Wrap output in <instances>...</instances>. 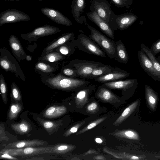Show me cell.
<instances>
[{
  "mask_svg": "<svg viewBox=\"0 0 160 160\" xmlns=\"http://www.w3.org/2000/svg\"><path fill=\"white\" fill-rule=\"evenodd\" d=\"M96 86L95 84L88 85L76 91L74 99L76 104L79 107H82L88 101V97Z\"/></svg>",
  "mask_w": 160,
  "mask_h": 160,
  "instance_id": "15",
  "label": "cell"
},
{
  "mask_svg": "<svg viewBox=\"0 0 160 160\" xmlns=\"http://www.w3.org/2000/svg\"><path fill=\"white\" fill-rule=\"evenodd\" d=\"M11 92L13 98L17 101H20L21 96L20 91L18 87L14 82H12L11 85Z\"/></svg>",
  "mask_w": 160,
  "mask_h": 160,
  "instance_id": "38",
  "label": "cell"
},
{
  "mask_svg": "<svg viewBox=\"0 0 160 160\" xmlns=\"http://www.w3.org/2000/svg\"><path fill=\"white\" fill-rule=\"evenodd\" d=\"M75 147V146L71 144H58L53 147L51 153H65L73 150Z\"/></svg>",
  "mask_w": 160,
  "mask_h": 160,
  "instance_id": "32",
  "label": "cell"
},
{
  "mask_svg": "<svg viewBox=\"0 0 160 160\" xmlns=\"http://www.w3.org/2000/svg\"><path fill=\"white\" fill-rule=\"evenodd\" d=\"M150 49L155 56L160 53V38L152 44Z\"/></svg>",
  "mask_w": 160,
  "mask_h": 160,
  "instance_id": "41",
  "label": "cell"
},
{
  "mask_svg": "<svg viewBox=\"0 0 160 160\" xmlns=\"http://www.w3.org/2000/svg\"><path fill=\"white\" fill-rule=\"evenodd\" d=\"M92 153H97L96 152L93 150H89L85 154V155L90 154Z\"/></svg>",
  "mask_w": 160,
  "mask_h": 160,
  "instance_id": "48",
  "label": "cell"
},
{
  "mask_svg": "<svg viewBox=\"0 0 160 160\" xmlns=\"http://www.w3.org/2000/svg\"><path fill=\"white\" fill-rule=\"evenodd\" d=\"M48 142L43 141L37 140H25L14 142L4 145L6 148H19L44 145Z\"/></svg>",
  "mask_w": 160,
  "mask_h": 160,
  "instance_id": "17",
  "label": "cell"
},
{
  "mask_svg": "<svg viewBox=\"0 0 160 160\" xmlns=\"http://www.w3.org/2000/svg\"><path fill=\"white\" fill-rule=\"evenodd\" d=\"M117 18L116 21L117 28L121 30L128 28L134 23L138 18L136 15L131 13L119 15Z\"/></svg>",
  "mask_w": 160,
  "mask_h": 160,
  "instance_id": "18",
  "label": "cell"
},
{
  "mask_svg": "<svg viewBox=\"0 0 160 160\" xmlns=\"http://www.w3.org/2000/svg\"><path fill=\"white\" fill-rule=\"evenodd\" d=\"M157 59L158 61L160 62V54H159L158 57L157 58Z\"/></svg>",
  "mask_w": 160,
  "mask_h": 160,
  "instance_id": "52",
  "label": "cell"
},
{
  "mask_svg": "<svg viewBox=\"0 0 160 160\" xmlns=\"http://www.w3.org/2000/svg\"><path fill=\"white\" fill-rule=\"evenodd\" d=\"M114 69L115 67L103 64L95 68L87 78L94 79L95 78L105 75L112 71Z\"/></svg>",
  "mask_w": 160,
  "mask_h": 160,
  "instance_id": "26",
  "label": "cell"
},
{
  "mask_svg": "<svg viewBox=\"0 0 160 160\" xmlns=\"http://www.w3.org/2000/svg\"><path fill=\"white\" fill-rule=\"evenodd\" d=\"M26 59L28 61H30L32 59V58L31 56L28 55L26 56Z\"/></svg>",
  "mask_w": 160,
  "mask_h": 160,
  "instance_id": "51",
  "label": "cell"
},
{
  "mask_svg": "<svg viewBox=\"0 0 160 160\" xmlns=\"http://www.w3.org/2000/svg\"><path fill=\"white\" fill-rule=\"evenodd\" d=\"M110 5L107 0H93L90 8L91 12H96L101 18L109 24L112 13Z\"/></svg>",
  "mask_w": 160,
  "mask_h": 160,
  "instance_id": "10",
  "label": "cell"
},
{
  "mask_svg": "<svg viewBox=\"0 0 160 160\" xmlns=\"http://www.w3.org/2000/svg\"><path fill=\"white\" fill-rule=\"evenodd\" d=\"M0 64L1 68L6 71L14 73L16 77L25 81V75L18 63L6 48H0Z\"/></svg>",
  "mask_w": 160,
  "mask_h": 160,
  "instance_id": "4",
  "label": "cell"
},
{
  "mask_svg": "<svg viewBox=\"0 0 160 160\" xmlns=\"http://www.w3.org/2000/svg\"><path fill=\"white\" fill-rule=\"evenodd\" d=\"M46 82L51 86L60 90L77 91L88 85L90 81L65 77L61 74L49 78Z\"/></svg>",
  "mask_w": 160,
  "mask_h": 160,
  "instance_id": "1",
  "label": "cell"
},
{
  "mask_svg": "<svg viewBox=\"0 0 160 160\" xmlns=\"http://www.w3.org/2000/svg\"><path fill=\"white\" fill-rule=\"evenodd\" d=\"M95 95L98 99L105 102H112L119 101L116 95L102 85L98 88Z\"/></svg>",
  "mask_w": 160,
  "mask_h": 160,
  "instance_id": "20",
  "label": "cell"
},
{
  "mask_svg": "<svg viewBox=\"0 0 160 160\" xmlns=\"http://www.w3.org/2000/svg\"><path fill=\"white\" fill-rule=\"evenodd\" d=\"M53 146L51 147H29L19 148H4L1 149L0 155L8 153L14 157H26L51 153Z\"/></svg>",
  "mask_w": 160,
  "mask_h": 160,
  "instance_id": "5",
  "label": "cell"
},
{
  "mask_svg": "<svg viewBox=\"0 0 160 160\" xmlns=\"http://www.w3.org/2000/svg\"><path fill=\"white\" fill-rule=\"evenodd\" d=\"M137 100L126 108L121 115L117 118L113 123V125L118 126L123 122L134 111L138 103Z\"/></svg>",
  "mask_w": 160,
  "mask_h": 160,
  "instance_id": "27",
  "label": "cell"
},
{
  "mask_svg": "<svg viewBox=\"0 0 160 160\" xmlns=\"http://www.w3.org/2000/svg\"><path fill=\"white\" fill-rule=\"evenodd\" d=\"M75 47L73 44L70 47L65 45L60 47L59 50L60 52L62 54L67 55L71 53H73L75 51Z\"/></svg>",
  "mask_w": 160,
  "mask_h": 160,
  "instance_id": "39",
  "label": "cell"
},
{
  "mask_svg": "<svg viewBox=\"0 0 160 160\" xmlns=\"http://www.w3.org/2000/svg\"><path fill=\"white\" fill-rule=\"evenodd\" d=\"M35 68L42 72L50 73L54 72L55 68L51 66L42 62L37 63L35 66Z\"/></svg>",
  "mask_w": 160,
  "mask_h": 160,
  "instance_id": "37",
  "label": "cell"
},
{
  "mask_svg": "<svg viewBox=\"0 0 160 160\" xmlns=\"http://www.w3.org/2000/svg\"><path fill=\"white\" fill-rule=\"evenodd\" d=\"M0 158L1 159L5 158L12 160L18 159L17 158H15L14 156H12L11 155L8 153H4L0 155Z\"/></svg>",
  "mask_w": 160,
  "mask_h": 160,
  "instance_id": "45",
  "label": "cell"
},
{
  "mask_svg": "<svg viewBox=\"0 0 160 160\" xmlns=\"http://www.w3.org/2000/svg\"><path fill=\"white\" fill-rule=\"evenodd\" d=\"M22 109V106L19 103L12 104L10 107L8 112L9 119L11 120L15 119L21 111Z\"/></svg>",
  "mask_w": 160,
  "mask_h": 160,
  "instance_id": "33",
  "label": "cell"
},
{
  "mask_svg": "<svg viewBox=\"0 0 160 160\" xmlns=\"http://www.w3.org/2000/svg\"></svg>",
  "mask_w": 160,
  "mask_h": 160,
  "instance_id": "54",
  "label": "cell"
},
{
  "mask_svg": "<svg viewBox=\"0 0 160 160\" xmlns=\"http://www.w3.org/2000/svg\"><path fill=\"white\" fill-rule=\"evenodd\" d=\"M72 42L75 47L88 54L103 58L106 57L105 53L99 46L83 33L79 34L76 39L72 40Z\"/></svg>",
  "mask_w": 160,
  "mask_h": 160,
  "instance_id": "3",
  "label": "cell"
},
{
  "mask_svg": "<svg viewBox=\"0 0 160 160\" xmlns=\"http://www.w3.org/2000/svg\"><path fill=\"white\" fill-rule=\"evenodd\" d=\"M37 119L49 134L57 130L62 123L61 121L52 122L45 120L39 118H37Z\"/></svg>",
  "mask_w": 160,
  "mask_h": 160,
  "instance_id": "29",
  "label": "cell"
},
{
  "mask_svg": "<svg viewBox=\"0 0 160 160\" xmlns=\"http://www.w3.org/2000/svg\"><path fill=\"white\" fill-rule=\"evenodd\" d=\"M103 151L110 155H111L116 158L126 160H142L144 159L145 156H137L125 152L115 153L109 150L108 149L104 148Z\"/></svg>",
  "mask_w": 160,
  "mask_h": 160,
  "instance_id": "31",
  "label": "cell"
},
{
  "mask_svg": "<svg viewBox=\"0 0 160 160\" xmlns=\"http://www.w3.org/2000/svg\"><path fill=\"white\" fill-rule=\"evenodd\" d=\"M106 118L107 117H105L97 119L85 127L81 130L78 132L76 134L77 135H79L92 129L104 121Z\"/></svg>",
  "mask_w": 160,
  "mask_h": 160,
  "instance_id": "36",
  "label": "cell"
},
{
  "mask_svg": "<svg viewBox=\"0 0 160 160\" xmlns=\"http://www.w3.org/2000/svg\"><path fill=\"white\" fill-rule=\"evenodd\" d=\"M117 7L123 8L125 7L128 8H130V6L125 2L123 0H111Z\"/></svg>",
  "mask_w": 160,
  "mask_h": 160,
  "instance_id": "44",
  "label": "cell"
},
{
  "mask_svg": "<svg viewBox=\"0 0 160 160\" xmlns=\"http://www.w3.org/2000/svg\"><path fill=\"white\" fill-rule=\"evenodd\" d=\"M138 55L140 64L144 71L154 80L159 82L158 75L150 59L141 49L138 51Z\"/></svg>",
  "mask_w": 160,
  "mask_h": 160,
  "instance_id": "13",
  "label": "cell"
},
{
  "mask_svg": "<svg viewBox=\"0 0 160 160\" xmlns=\"http://www.w3.org/2000/svg\"><path fill=\"white\" fill-rule=\"evenodd\" d=\"M102 85L109 89L121 90L122 94H125L135 91L138 86V81L137 79L133 78L105 82Z\"/></svg>",
  "mask_w": 160,
  "mask_h": 160,
  "instance_id": "7",
  "label": "cell"
},
{
  "mask_svg": "<svg viewBox=\"0 0 160 160\" xmlns=\"http://www.w3.org/2000/svg\"><path fill=\"white\" fill-rule=\"evenodd\" d=\"M85 123V122H82L78 123L66 131L63 134L65 137H68L73 133L77 132L79 128Z\"/></svg>",
  "mask_w": 160,
  "mask_h": 160,
  "instance_id": "40",
  "label": "cell"
},
{
  "mask_svg": "<svg viewBox=\"0 0 160 160\" xmlns=\"http://www.w3.org/2000/svg\"><path fill=\"white\" fill-rule=\"evenodd\" d=\"M103 64L93 61L75 59L71 62L69 66L76 71L78 77L87 78L95 68Z\"/></svg>",
  "mask_w": 160,
  "mask_h": 160,
  "instance_id": "6",
  "label": "cell"
},
{
  "mask_svg": "<svg viewBox=\"0 0 160 160\" xmlns=\"http://www.w3.org/2000/svg\"><path fill=\"white\" fill-rule=\"evenodd\" d=\"M63 58V56L60 53L52 52L47 54L42 59L49 62H53L62 60Z\"/></svg>",
  "mask_w": 160,
  "mask_h": 160,
  "instance_id": "34",
  "label": "cell"
},
{
  "mask_svg": "<svg viewBox=\"0 0 160 160\" xmlns=\"http://www.w3.org/2000/svg\"><path fill=\"white\" fill-rule=\"evenodd\" d=\"M130 73L127 71L115 66L112 71L102 76L94 78L96 81L105 83L121 80L128 77Z\"/></svg>",
  "mask_w": 160,
  "mask_h": 160,
  "instance_id": "12",
  "label": "cell"
},
{
  "mask_svg": "<svg viewBox=\"0 0 160 160\" xmlns=\"http://www.w3.org/2000/svg\"><path fill=\"white\" fill-rule=\"evenodd\" d=\"M97 159V160H105L106 158L104 156L102 155H98L94 157L92 159Z\"/></svg>",
  "mask_w": 160,
  "mask_h": 160,
  "instance_id": "47",
  "label": "cell"
},
{
  "mask_svg": "<svg viewBox=\"0 0 160 160\" xmlns=\"http://www.w3.org/2000/svg\"><path fill=\"white\" fill-rule=\"evenodd\" d=\"M0 83L2 97L4 103L6 104L7 101V86L2 74L0 76Z\"/></svg>",
  "mask_w": 160,
  "mask_h": 160,
  "instance_id": "35",
  "label": "cell"
},
{
  "mask_svg": "<svg viewBox=\"0 0 160 160\" xmlns=\"http://www.w3.org/2000/svg\"><path fill=\"white\" fill-rule=\"evenodd\" d=\"M30 19L29 16L19 10L9 8L0 14V26L8 23L21 21H28Z\"/></svg>",
  "mask_w": 160,
  "mask_h": 160,
  "instance_id": "8",
  "label": "cell"
},
{
  "mask_svg": "<svg viewBox=\"0 0 160 160\" xmlns=\"http://www.w3.org/2000/svg\"><path fill=\"white\" fill-rule=\"evenodd\" d=\"M84 22L91 32L89 37L101 48L110 59L117 61L115 42L108 38L89 25L85 19Z\"/></svg>",
  "mask_w": 160,
  "mask_h": 160,
  "instance_id": "2",
  "label": "cell"
},
{
  "mask_svg": "<svg viewBox=\"0 0 160 160\" xmlns=\"http://www.w3.org/2000/svg\"><path fill=\"white\" fill-rule=\"evenodd\" d=\"M87 16L88 18L97 26L104 33L111 39H114L113 31L110 25L101 18L96 12H88Z\"/></svg>",
  "mask_w": 160,
  "mask_h": 160,
  "instance_id": "14",
  "label": "cell"
},
{
  "mask_svg": "<svg viewBox=\"0 0 160 160\" xmlns=\"http://www.w3.org/2000/svg\"><path fill=\"white\" fill-rule=\"evenodd\" d=\"M125 2L129 5H132V0H123Z\"/></svg>",
  "mask_w": 160,
  "mask_h": 160,
  "instance_id": "50",
  "label": "cell"
},
{
  "mask_svg": "<svg viewBox=\"0 0 160 160\" xmlns=\"http://www.w3.org/2000/svg\"><path fill=\"white\" fill-rule=\"evenodd\" d=\"M112 135L117 137L125 138L134 140H138L139 137L135 131L131 130H123L117 131Z\"/></svg>",
  "mask_w": 160,
  "mask_h": 160,
  "instance_id": "30",
  "label": "cell"
},
{
  "mask_svg": "<svg viewBox=\"0 0 160 160\" xmlns=\"http://www.w3.org/2000/svg\"><path fill=\"white\" fill-rule=\"evenodd\" d=\"M12 128L16 133L20 134H24L29 132L32 129L30 124L25 120L18 123L11 124Z\"/></svg>",
  "mask_w": 160,
  "mask_h": 160,
  "instance_id": "28",
  "label": "cell"
},
{
  "mask_svg": "<svg viewBox=\"0 0 160 160\" xmlns=\"http://www.w3.org/2000/svg\"><path fill=\"white\" fill-rule=\"evenodd\" d=\"M8 0V1H17L19 0Z\"/></svg>",
  "mask_w": 160,
  "mask_h": 160,
  "instance_id": "53",
  "label": "cell"
},
{
  "mask_svg": "<svg viewBox=\"0 0 160 160\" xmlns=\"http://www.w3.org/2000/svg\"><path fill=\"white\" fill-rule=\"evenodd\" d=\"M74 33L73 32H68L63 34L55 42L47 47L44 50L46 54L49 53L53 50L61 45L66 43L74 38Z\"/></svg>",
  "mask_w": 160,
  "mask_h": 160,
  "instance_id": "21",
  "label": "cell"
},
{
  "mask_svg": "<svg viewBox=\"0 0 160 160\" xmlns=\"http://www.w3.org/2000/svg\"><path fill=\"white\" fill-rule=\"evenodd\" d=\"M9 44L14 56L19 62L26 58V54L18 38L11 35L8 40Z\"/></svg>",
  "mask_w": 160,
  "mask_h": 160,
  "instance_id": "16",
  "label": "cell"
},
{
  "mask_svg": "<svg viewBox=\"0 0 160 160\" xmlns=\"http://www.w3.org/2000/svg\"><path fill=\"white\" fill-rule=\"evenodd\" d=\"M95 141L97 143H101L103 142L102 140L99 138H96L95 139Z\"/></svg>",
  "mask_w": 160,
  "mask_h": 160,
  "instance_id": "49",
  "label": "cell"
},
{
  "mask_svg": "<svg viewBox=\"0 0 160 160\" xmlns=\"http://www.w3.org/2000/svg\"><path fill=\"white\" fill-rule=\"evenodd\" d=\"M3 129L2 128H2L0 127V132L2 133V135H3V136L0 138V139L2 138V140H8V138L7 137L6 135V134L5 132H4L3 130ZM1 140V141H2Z\"/></svg>",
  "mask_w": 160,
  "mask_h": 160,
  "instance_id": "46",
  "label": "cell"
},
{
  "mask_svg": "<svg viewBox=\"0 0 160 160\" xmlns=\"http://www.w3.org/2000/svg\"><path fill=\"white\" fill-rule=\"evenodd\" d=\"M145 92L146 99L149 107L154 110L158 100V95L156 92L149 85L145 86Z\"/></svg>",
  "mask_w": 160,
  "mask_h": 160,
  "instance_id": "25",
  "label": "cell"
},
{
  "mask_svg": "<svg viewBox=\"0 0 160 160\" xmlns=\"http://www.w3.org/2000/svg\"><path fill=\"white\" fill-rule=\"evenodd\" d=\"M60 32L61 30L58 28L47 24L38 27L30 32L22 34L21 36L26 40H34L40 37L52 35Z\"/></svg>",
  "mask_w": 160,
  "mask_h": 160,
  "instance_id": "9",
  "label": "cell"
},
{
  "mask_svg": "<svg viewBox=\"0 0 160 160\" xmlns=\"http://www.w3.org/2000/svg\"><path fill=\"white\" fill-rule=\"evenodd\" d=\"M115 42L117 61L123 64L127 63L128 61L129 56L123 43L120 39Z\"/></svg>",
  "mask_w": 160,
  "mask_h": 160,
  "instance_id": "23",
  "label": "cell"
},
{
  "mask_svg": "<svg viewBox=\"0 0 160 160\" xmlns=\"http://www.w3.org/2000/svg\"><path fill=\"white\" fill-rule=\"evenodd\" d=\"M141 49L147 55L152 62L154 69L158 75L160 82V62L157 59L149 48L146 45L142 43L140 45Z\"/></svg>",
  "mask_w": 160,
  "mask_h": 160,
  "instance_id": "24",
  "label": "cell"
},
{
  "mask_svg": "<svg viewBox=\"0 0 160 160\" xmlns=\"http://www.w3.org/2000/svg\"><path fill=\"white\" fill-rule=\"evenodd\" d=\"M85 7V0H72L71 5V12L75 20L82 24L84 18L80 17Z\"/></svg>",
  "mask_w": 160,
  "mask_h": 160,
  "instance_id": "19",
  "label": "cell"
},
{
  "mask_svg": "<svg viewBox=\"0 0 160 160\" xmlns=\"http://www.w3.org/2000/svg\"><path fill=\"white\" fill-rule=\"evenodd\" d=\"M98 108L97 102H93L89 103L86 107V110L89 112H93L96 111Z\"/></svg>",
  "mask_w": 160,
  "mask_h": 160,
  "instance_id": "43",
  "label": "cell"
},
{
  "mask_svg": "<svg viewBox=\"0 0 160 160\" xmlns=\"http://www.w3.org/2000/svg\"><path fill=\"white\" fill-rule=\"evenodd\" d=\"M67 112V108L64 106H53L43 112V116L47 118H56L63 115Z\"/></svg>",
  "mask_w": 160,
  "mask_h": 160,
  "instance_id": "22",
  "label": "cell"
},
{
  "mask_svg": "<svg viewBox=\"0 0 160 160\" xmlns=\"http://www.w3.org/2000/svg\"><path fill=\"white\" fill-rule=\"evenodd\" d=\"M41 11L44 15L58 24L67 26L72 25V22L70 20L57 10L45 7L42 8Z\"/></svg>",
  "mask_w": 160,
  "mask_h": 160,
  "instance_id": "11",
  "label": "cell"
},
{
  "mask_svg": "<svg viewBox=\"0 0 160 160\" xmlns=\"http://www.w3.org/2000/svg\"><path fill=\"white\" fill-rule=\"evenodd\" d=\"M63 73L65 75L69 76V77L74 78L78 77L76 71L70 67L64 68L63 70Z\"/></svg>",
  "mask_w": 160,
  "mask_h": 160,
  "instance_id": "42",
  "label": "cell"
}]
</instances>
